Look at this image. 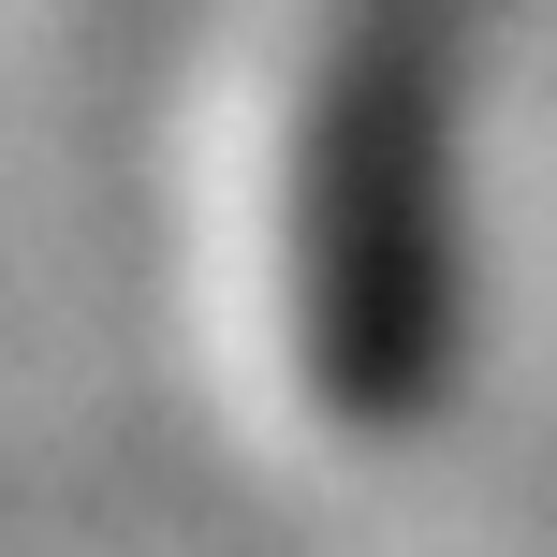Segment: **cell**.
<instances>
[{
  "instance_id": "6da1fadb",
  "label": "cell",
  "mask_w": 557,
  "mask_h": 557,
  "mask_svg": "<svg viewBox=\"0 0 557 557\" xmlns=\"http://www.w3.org/2000/svg\"><path fill=\"white\" fill-rule=\"evenodd\" d=\"M455 0H264L235 103V278L308 441H396L441 382Z\"/></svg>"
}]
</instances>
